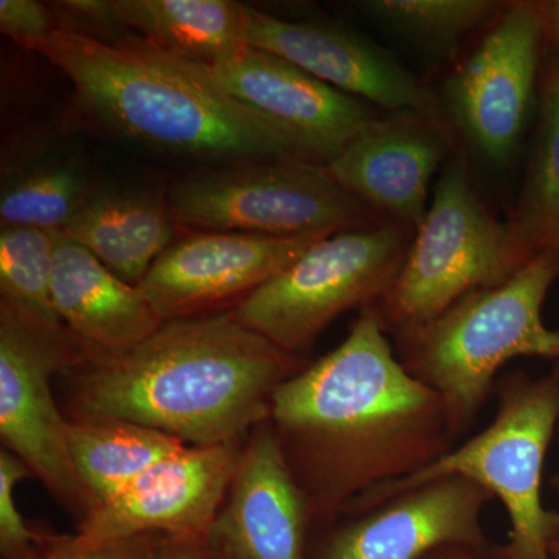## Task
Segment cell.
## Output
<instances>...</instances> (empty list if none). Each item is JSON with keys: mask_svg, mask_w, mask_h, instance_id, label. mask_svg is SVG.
Here are the masks:
<instances>
[{"mask_svg": "<svg viewBox=\"0 0 559 559\" xmlns=\"http://www.w3.org/2000/svg\"><path fill=\"white\" fill-rule=\"evenodd\" d=\"M270 421L314 513L418 473L454 440L440 396L393 355L373 307L340 347L278 385Z\"/></svg>", "mask_w": 559, "mask_h": 559, "instance_id": "cell-1", "label": "cell"}, {"mask_svg": "<svg viewBox=\"0 0 559 559\" xmlns=\"http://www.w3.org/2000/svg\"><path fill=\"white\" fill-rule=\"evenodd\" d=\"M297 358L241 325L231 311L165 322L138 347L81 367L75 418H114L190 447L234 443L271 417L272 396Z\"/></svg>", "mask_w": 559, "mask_h": 559, "instance_id": "cell-2", "label": "cell"}, {"mask_svg": "<svg viewBox=\"0 0 559 559\" xmlns=\"http://www.w3.org/2000/svg\"><path fill=\"white\" fill-rule=\"evenodd\" d=\"M25 49L60 69L103 124L154 148L230 164H322L283 124L231 97L205 66L138 33L103 38L58 25Z\"/></svg>", "mask_w": 559, "mask_h": 559, "instance_id": "cell-3", "label": "cell"}, {"mask_svg": "<svg viewBox=\"0 0 559 559\" xmlns=\"http://www.w3.org/2000/svg\"><path fill=\"white\" fill-rule=\"evenodd\" d=\"M558 278L559 252L538 253L507 282L466 294L439 318L404 331L401 362L440 396L454 439L476 419L507 362L559 360V331L543 318Z\"/></svg>", "mask_w": 559, "mask_h": 559, "instance_id": "cell-4", "label": "cell"}, {"mask_svg": "<svg viewBox=\"0 0 559 559\" xmlns=\"http://www.w3.org/2000/svg\"><path fill=\"white\" fill-rule=\"evenodd\" d=\"M495 421L462 447L404 479L369 489L349 510H367L428 481L460 476L498 498L511 522L500 559H551L559 511L543 500L547 452L559 428V362L543 377L510 374L499 382Z\"/></svg>", "mask_w": 559, "mask_h": 559, "instance_id": "cell-5", "label": "cell"}, {"mask_svg": "<svg viewBox=\"0 0 559 559\" xmlns=\"http://www.w3.org/2000/svg\"><path fill=\"white\" fill-rule=\"evenodd\" d=\"M532 259L509 223L496 219L480 200L465 160L454 157L378 312L401 333L418 329L466 294L507 282Z\"/></svg>", "mask_w": 559, "mask_h": 559, "instance_id": "cell-6", "label": "cell"}, {"mask_svg": "<svg viewBox=\"0 0 559 559\" xmlns=\"http://www.w3.org/2000/svg\"><path fill=\"white\" fill-rule=\"evenodd\" d=\"M407 230L389 221L329 235L238 301L231 314L296 356L344 312L369 308L388 296L409 252Z\"/></svg>", "mask_w": 559, "mask_h": 559, "instance_id": "cell-7", "label": "cell"}, {"mask_svg": "<svg viewBox=\"0 0 559 559\" xmlns=\"http://www.w3.org/2000/svg\"><path fill=\"white\" fill-rule=\"evenodd\" d=\"M167 204L176 226L201 231L299 237L377 226V212L318 162H241L194 173L171 187Z\"/></svg>", "mask_w": 559, "mask_h": 559, "instance_id": "cell-8", "label": "cell"}, {"mask_svg": "<svg viewBox=\"0 0 559 559\" xmlns=\"http://www.w3.org/2000/svg\"><path fill=\"white\" fill-rule=\"evenodd\" d=\"M87 362L86 349L72 334L40 329L0 304V437L7 450L83 520L97 502L76 474L69 419L55 403L50 380Z\"/></svg>", "mask_w": 559, "mask_h": 559, "instance_id": "cell-9", "label": "cell"}, {"mask_svg": "<svg viewBox=\"0 0 559 559\" xmlns=\"http://www.w3.org/2000/svg\"><path fill=\"white\" fill-rule=\"evenodd\" d=\"M546 36L543 3H513L448 80L452 117L489 160L506 162L516 148Z\"/></svg>", "mask_w": 559, "mask_h": 559, "instance_id": "cell-10", "label": "cell"}, {"mask_svg": "<svg viewBox=\"0 0 559 559\" xmlns=\"http://www.w3.org/2000/svg\"><path fill=\"white\" fill-rule=\"evenodd\" d=\"M237 443L189 447L165 460L98 503L73 540L95 546L159 533L186 540L209 536L240 463Z\"/></svg>", "mask_w": 559, "mask_h": 559, "instance_id": "cell-11", "label": "cell"}, {"mask_svg": "<svg viewBox=\"0 0 559 559\" xmlns=\"http://www.w3.org/2000/svg\"><path fill=\"white\" fill-rule=\"evenodd\" d=\"M329 234L266 237L240 231H194L173 242L140 283L164 322L207 314L248 297Z\"/></svg>", "mask_w": 559, "mask_h": 559, "instance_id": "cell-12", "label": "cell"}, {"mask_svg": "<svg viewBox=\"0 0 559 559\" xmlns=\"http://www.w3.org/2000/svg\"><path fill=\"white\" fill-rule=\"evenodd\" d=\"M246 46L283 58L334 90L389 112L439 116L430 92L388 50L359 33L316 21H286L248 7Z\"/></svg>", "mask_w": 559, "mask_h": 559, "instance_id": "cell-13", "label": "cell"}, {"mask_svg": "<svg viewBox=\"0 0 559 559\" xmlns=\"http://www.w3.org/2000/svg\"><path fill=\"white\" fill-rule=\"evenodd\" d=\"M451 143L440 116L399 110L371 120L325 167L371 210L418 229L428 212L430 179Z\"/></svg>", "mask_w": 559, "mask_h": 559, "instance_id": "cell-14", "label": "cell"}, {"mask_svg": "<svg viewBox=\"0 0 559 559\" xmlns=\"http://www.w3.org/2000/svg\"><path fill=\"white\" fill-rule=\"evenodd\" d=\"M207 69L231 97L283 124L325 165L380 117L366 102L253 47Z\"/></svg>", "mask_w": 559, "mask_h": 559, "instance_id": "cell-15", "label": "cell"}, {"mask_svg": "<svg viewBox=\"0 0 559 559\" xmlns=\"http://www.w3.org/2000/svg\"><path fill=\"white\" fill-rule=\"evenodd\" d=\"M495 499L476 481H428L373 507L341 532L323 559H419L441 546H485L481 511Z\"/></svg>", "mask_w": 559, "mask_h": 559, "instance_id": "cell-16", "label": "cell"}, {"mask_svg": "<svg viewBox=\"0 0 559 559\" xmlns=\"http://www.w3.org/2000/svg\"><path fill=\"white\" fill-rule=\"evenodd\" d=\"M307 500L270 419L241 452L209 535L230 559H301Z\"/></svg>", "mask_w": 559, "mask_h": 559, "instance_id": "cell-17", "label": "cell"}, {"mask_svg": "<svg viewBox=\"0 0 559 559\" xmlns=\"http://www.w3.org/2000/svg\"><path fill=\"white\" fill-rule=\"evenodd\" d=\"M51 300L90 362L130 352L165 323L138 285L61 234H55Z\"/></svg>", "mask_w": 559, "mask_h": 559, "instance_id": "cell-18", "label": "cell"}, {"mask_svg": "<svg viewBox=\"0 0 559 559\" xmlns=\"http://www.w3.org/2000/svg\"><path fill=\"white\" fill-rule=\"evenodd\" d=\"M55 7L105 28H131L205 68L246 47L248 5L234 0H69Z\"/></svg>", "mask_w": 559, "mask_h": 559, "instance_id": "cell-19", "label": "cell"}, {"mask_svg": "<svg viewBox=\"0 0 559 559\" xmlns=\"http://www.w3.org/2000/svg\"><path fill=\"white\" fill-rule=\"evenodd\" d=\"M60 234L139 286L175 242L176 223L167 202L148 194L91 193Z\"/></svg>", "mask_w": 559, "mask_h": 559, "instance_id": "cell-20", "label": "cell"}, {"mask_svg": "<svg viewBox=\"0 0 559 559\" xmlns=\"http://www.w3.org/2000/svg\"><path fill=\"white\" fill-rule=\"evenodd\" d=\"M189 447L160 430L124 419H69L73 465L97 506Z\"/></svg>", "mask_w": 559, "mask_h": 559, "instance_id": "cell-21", "label": "cell"}, {"mask_svg": "<svg viewBox=\"0 0 559 559\" xmlns=\"http://www.w3.org/2000/svg\"><path fill=\"white\" fill-rule=\"evenodd\" d=\"M509 226L530 255L559 252V62L547 79L535 148Z\"/></svg>", "mask_w": 559, "mask_h": 559, "instance_id": "cell-22", "label": "cell"}, {"mask_svg": "<svg viewBox=\"0 0 559 559\" xmlns=\"http://www.w3.org/2000/svg\"><path fill=\"white\" fill-rule=\"evenodd\" d=\"M55 234L22 227L0 231V293L21 318L51 333H69L51 300Z\"/></svg>", "mask_w": 559, "mask_h": 559, "instance_id": "cell-23", "label": "cell"}, {"mask_svg": "<svg viewBox=\"0 0 559 559\" xmlns=\"http://www.w3.org/2000/svg\"><path fill=\"white\" fill-rule=\"evenodd\" d=\"M90 182L79 167L53 164L27 173L2 191V227L60 234L90 197Z\"/></svg>", "mask_w": 559, "mask_h": 559, "instance_id": "cell-24", "label": "cell"}, {"mask_svg": "<svg viewBox=\"0 0 559 559\" xmlns=\"http://www.w3.org/2000/svg\"><path fill=\"white\" fill-rule=\"evenodd\" d=\"M360 9L374 20L433 50L454 49L459 40L491 20V0H369Z\"/></svg>", "mask_w": 559, "mask_h": 559, "instance_id": "cell-25", "label": "cell"}, {"mask_svg": "<svg viewBox=\"0 0 559 559\" xmlns=\"http://www.w3.org/2000/svg\"><path fill=\"white\" fill-rule=\"evenodd\" d=\"M31 474L24 462L10 452H0V546L5 555H20L38 539L17 510L14 489Z\"/></svg>", "mask_w": 559, "mask_h": 559, "instance_id": "cell-26", "label": "cell"}, {"mask_svg": "<svg viewBox=\"0 0 559 559\" xmlns=\"http://www.w3.org/2000/svg\"><path fill=\"white\" fill-rule=\"evenodd\" d=\"M58 27L49 7L36 0H0V31L22 47L46 38Z\"/></svg>", "mask_w": 559, "mask_h": 559, "instance_id": "cell-27", "label": "cell"}, {"mask_svg": "<svg viewBox=\"0 0 559 559\" xmlns=\"http://www.w3.org/2000/svg\"><path fill=\"white\" fill-rule=\"evenodd\" d=\"M154 536L156 535L134 536L95 546H83L69 538L66 543L58 544L50 554L35 559H154Z\"/></svg>", "mask_w": 559, "mask_h": 559, "instance_id": "cell-28", "label": "cell"}, {"mask_svg": "<svg viewBox=\"0 0 559 559\" xmlns=\"http://www.w3.org/2000/svg\"><path fill=\"white\" fill-rule=\"evenodd\" d=\"M547 36L559 47V0L543 3Z\"/></svg>", "mask_w": 559, "mask_h": 559, "instance_id": "cell-29", "label": "cell"}, {"mask_svg": "<svg viewBox=\"0 0 559 559\" xmlns=\"http://www.w3.org/2000/svg\"><path fill=\"white\" fill-rule=\"evenodd\" d=\"M160 559H200V557H198L197 551L182 547V549L168 551Z\"/></svg>", "mask_w": 559, "mask_h": 559, "instance_id": "cell-30", "label": "cell"}, {"mask_svg": "<svg viewBox=\"0 0 559 559\" xmlns=\"http://www.w3.org/2000/svg\"><path fill=\"white\" fill-rule=\"evenodd\" d=\"M554 487L557 489V495L559 498V473L554 477ZM551 559H559V543L555 544L550 550Z\"/></svg>", "mask_w": 559, "mask_h": 559, "instance_id": "cell-31", "label": "cell"}]
</instances>
